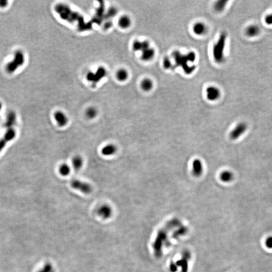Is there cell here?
<instances>
[{
    "mask_svg": "<svg viewBox=\"0 0 272 272\" xmlns=\"http://www.w3.org/2000/svg\"><path fill=\"white\" fill-rule=\"evenodd\" d=\"M174 56L177 61V64L183 66V68L186 73L190 74L194 70V67H190L188 66V62H194L196 59V55L194 53L191 52L187 56H183L179 52L174 53Z\"/></svg>",
    "mask_w": 272,
    "mask_h": 272,
    "instance_id": "cell-1",
    "label": "cell"
},
{
    "mask_svg": "<svg viewBox=\"0 0 272 272\" xmlns=\"http://www.w3.org/2000/svg\"><path fill=\"white\" fill-rule=\"evenodd\" d=\"M25 63V56L22 51H18L15 54L14 57L7 65L6 70L8 73H13L19 67H21Z\"/></svg>",
    "mask_w": 272,
    "mask_h": 272,
    "instance_id": "cell-2",
    "label": "cell"
},
{
    "mask_svg": "<svg viewBox=\"0 0 272 272\" xmlns=\"http://www.w3.org/2000/svg\"><path fill=\"white\" fill-rule=\"evenodd\" d=\"M226 37H227L226 34H222L214 48V57L217 62L219 63L223 62L224 58L223 51L224 49L225 42Z\"/></svg>",
    "mask_w": 272,
    "mask_h": 272,
    "instance_id": "cell-3",
    "label": "cell"
},
{
    "mask_svg": "<svg viewBox=\"0 0 272 272\" xmlns=\"http://www.w3.org/2000/svg\"><path fill=\"white\" fill-rule=\"evenodd\" d=\"M71 186L73 189L80 191L85 194H89L92 190V186L90 184L79 180H72L71 182Z\"/></svg>",
    "mask_w": 272,
    "mask_h": 272,
    "instance_id": "cell-4",
    "label": "cell"
},
{
    "mask_svg": "<svg viewBox=\"0 0 272 272\" xmlns=\"http://www.w3.org/2000/svg\"><path fill=\"white\" fill-rule=\"evenodd\" d=\"M247 129V125L244 122L239 123L234 127L230 134V138L233 140H237L245 132Z\"/></svg>",
    "mask_w": 272,
    "mask_h": 272,
    "instance_id": "cell-5",
    "label": "cell"
},
{
    "mask_svg": "<svg viewBox=\"0 0 272 272\" xmlns=\"http://www.w3.org/2000/svg\"><path fill=\"white\" fill-rule=\"evenodd\" d=\"M16 131L13 129L8 130L3 138L0 140V153L3 151L7 144L16 137Z\"/></svg>",
    "mask_w": 272,
    "mask_h": 272,
    "instance_id": "cell-6",
    "label": "cell"
},
{
    "mask_svg": "<svg viewBox=\"0 0 272 272\" xmlns=\"http://www.w3.org/2000/svg\"><path fill=\"white\" fill-rule=\"evenodd\" d=\"M206 95L209 100L214 101L219 98L220 91L215 86H209L206 89Z\"/></svg>",
    "mask_w": 272,
    "mask_h": 272,
    "instance_id": "cell-7",
    "label": "cell"
},
{
    "mask_svg": "<svg viewBox=\"0 0 272 272\" xmlns=\"http://www.w3.org/2000/svg\"><path fill=\"white\" fill-rule=\"evenodd\" d=\"M54 118L58 126L63 127L68 123V118L67 115L62 111H57L54 113Z\"/></svg>",
    "mask_w": 272,
    "mask_h": 272,
    "instance_id": "cell-8",
    "label": "cell"
},
{
    "mask_svg": "<svg viewBox=\"0 0 272 272\" xmlns=\"http://www.w3.org/2000/svg\"><path fill=\"white\" fill-rule=\"evenodd\" d=\"M112 209L108 205H104L100 206L97 210V214L104 219H108L112 216Z\"/></svg>",
    "mask_w": 272,
    "mask_h": 272,
    "instance_id": "cell-9",
    "label": "cell"
},
{
    "mask_svg": "<svg viewBox=\"0 0 272 272\" xmlns=\"http://www.w3.org/2000/svg\"><path fill=\"white\" fill-rule=\"evenodd\" d=\"M192 171L194 176L199 177L202 174L203 166L202 162L199 159H194L192 164Z\"/></svg>",
    "mask_w": 272,
    "mask_h": 272,
    "instance_id": "cell-10",
    "label": "cell"
},
{
    "mask_svg": "<svg viewBox=\"0 0 272 272\" xmlns=\"http://www.w3.org/2000/svg\"><path fill=\"white\" fill-rule=\"evenodd\" d=\"M116 151L117 148L116 145L113 144H108L102 147L101 152L104 156L108 157L115 155Z\"/></svg>",
    "mask_w": 272,
    "mask_h": 272,
    "instance_id": "cell-11",
    "label": "cell"
},
{
    "mask_svg": "<svg viewBox=\"0 0 272 272\" xmlns=\"http://www.w3.org/2000/svg\"><path fill=\"white\" fill-rule=\"evenodd\" d=\"M150 47V43L148 41H140L136 40L132 45L133 49L135 51H142Z\"/></svg>",
    "mask_w": 272,
    "mask_h": 272,
    "instance_id": "cell-12",
    "label": "cell"
},
{
    "mask_svg": "<svg viewBox=\"0 0 272 272\" xmlns=\"http://www.w3.org/2000/svg\"><path fill=\"white\" fill-rule=\"evenodd\" d=\"M261 28L256 24H252L248 26L245 30L247 36L250 37H257L261 33Z\"/></svg>",
    "mask_w": 272,
    "mask_h": 272,
    "instance_id": "cell-13",
    "label": "cell"
},
{
    "mask_svg": "<svg viewBox=\"0 0 272 272\" xmlns=\"http://www.w3.org/2000/svg\"><path fill=\"white\" fill-rule=\"evenodd\" d=\"M155 51L153 48L149 47L144 51H142L141 54V58L144 61H149L154 57Z\"/></svg>",
    "mask_w": 272,
    "mask_h": 272,
    "instance_id": "cell-14",
    "label": "cell"
},
{
    "mask_svg": "<svg viewBox=\"0 0 272 272\" xmlns=\"http://www.w3.org/2000/svg\"><path fill=\"white\" fill-rule=\"evenodd\" d=\"M118 24L121 28H128L130 27L132 24L131 19L128 15H124L119 18L118 21Z\"/></svg>",
    "mask_w": 272,
    "mask_h": 272,
    "instance_id": "cell-15",
    "label": "cell"
},
{
    "mask_svg": "<svg viewBox=\"0 0 272 272\" xmlns=\"http://www.w3.org/2000/svg\"><path fill=\"white\" fill-rule=\"evenodd\" d=\"M207 28L202 22L196 23L193 27V31L197 35H204L207 32Z\"/></svg>",
    "mask_w": 272,
    "mask_h": 272,
    "instance_id": "cell-16",
    "label": "cell"
},
{
    "mask_svg": "<svg viewBox=\"0 0 272 272\" xmlns=\"http://www.w3.org/2000/svg\"><path fill=\"white\" fill-rule=\"evenodd\" d=\"M129 72L124 68L119 69L116 74V77L118 81H126L129 78Z\"/></svg>",
    "mask_w": 272,
    "mask_h": 272,
    "instance_id": "cell-17",
    "label": "cell"
},
{
    "mask_svg": "<svg viewBox=\"0 0 272 272\" xmlns=\"http://www.w3.org/2000/svg\"><path fill=\"white\" fill-rule=\"evenodd\" d=\"M83 159L81 156L76 155L72 158V165L74 169L78 171L82 168L83 165Z\"/></svg>",
    "mask_w": 272,
    "mask_h": 272,
    "instance_id": "cell-18",
    "label": "cell"
},
{
    "mask_svg": "<svg viewBox=\"0 0 272 272\" xmlns=\"http://www.w3.org/2000/svg\"><path fill=\"white\" fill-rule=\"evenodd\" d=\"M140 86L141 89L144 91H150L153 88V81L149 78H145L141 81Z\"/></svg>",
    "mask_w": 272,
    "mask_h": 272,
    "instance_id": "cell-19",
    "label": "cell"
},
{
    "mask_svg": "<svg viewBox=\"0 0 272 272\" xmlns=\"http://www.w3.org/2000/svg\"><path fill=\"white\" fill-rule=\"evenodd\" d=\"M220 178L221 181L224 183H229L233 180V174L230 171L225 170L221 172L220 175Z\"/></svg>",
    "mask_w": 272,
    "mask_h": 272,
    "instance_id": "cell-20",
    "label": "cell"
},
{
    "mask_svg": "<svg viewBox=\"0 0 272 272\" xmlns=\"http://www.w3.org/2000/svg\"><path fill=\"white\" fill-rule=\"evenodd\" d=\"M98 114V111L95 107H89L85 111V116L88 119H93L97 116Z\"/></svg>",
    "mask_w": 272,
    "mask_h": 272,
    "instance_id": "cell-21",
    "label": "cell"
},
{
    "mask_svg": "<svg viewBox=\"0 0 272 272\" xmlns=\"http://www.w3.org/2000/svg\"><path fill=\"white\" fill-rule=\"evenodd\" d=\"M71 167L68 164L63 163L61 164L59 168V174L63 177H67L71 172Z\"/></svg>",
    "mask_w": 272,
    "mask_h": 272,
    "instance_id": "cell-22",
    "label": "cell"
},
{
    "mask_svg": "<svg viewBox=\"0 0 272 272\" xmlns=\"http://www.w3.org/2000/svg\"><path fill=\"white\" fill-rule=\"evenodd\" d=\"M16 119V115L14 112H10L9 113L7 116V125H12L13 123H14Z\"/></svg>",
    "mask_w": 272,
    "mask_h": 272,
    "instance_id": "cell-23",
    "label": "cell"
},
{
    "mask_svg": "<svg viewBox=\"0 0 272 272\" xmlns=\"http://www.w3.org/2000/svg\"><path fill=\"white\" fill-rule=\"evenodd\" d=\"M226 1H220L217 2L215 5V9L217 11L220 12L223 11L226 6Z\"/></svg>",
    "mask_w": 272,
    "mask_h": 272,
    "instance_id": "cell-24",
    "label": "cell"
},
{
    "mask_svg": "<svg viewBox=\"0 0 272 272\" xmlns=\"http://www.w3.org/2000/svg\"><path fill=\"white\" fill-rule=\"evenodd\" d=\"M264 21L268 25H272V12L265 16Z\"/></svg>",
    "mask_w": 272,
    "mask_h": 272,
    "instance_id": "cell-25",
    "label": "cell"
},
{
    "mask_svg": "<svg viewBox=\"0 0 272 272\" xmlns=\"http://www.w3.org/2000/svg\"><path fill=\"white\" fill-rule=\"evenodd\" d=\"M164 66L165 68L166 69L170 68L171 66V62H170V60H169L168 58L166 57V58H165V59H164Z\"/></svg>",
    "mask_w": 272,
    "mask_h": 272,
    "instance_id": "cell-26",
    "label": "cell"
},
{
    "mask_svg": "<svg viewBox=\"0 0 272 272\" xmlns=\"http://www.w3.org/2000/svg\"><path fill=\"white\" fill-rule=\"evenodd\" d=\"M266 245L268 248H272V236L269 237L266 240Z\"/></svg>",
    "mask_w": 272,
    "mask_h": 272,
    "instance_id": "cell-27",
    "label": "cell"
},
{
    "mask_svg": "<svg viewBox=\"0 0 272 272\" xmlns=\"http://www.w3.org/2000/svg\"><path fill=\"white\" fill-rule=\"evenodd\" d=\"M8 2L5 0H0V7L2 8H4L8 5Z\"/></svg>",
    "mask_w": 272,
    "mask_h": 272,
    "instance_id": "cell-28",
    "label": "cell"
},
{
    "mask_svg": "<svg viewBox=\"0 0 272 272\" xmlns=\"http://www.w3.org/2000/svg\"><path fill=\"white\" fill-rule=\"evenodd\" d=\"M2 107H3V105H2V102L0 101V111L2 110Z\"/></svg>",
    "mask_w": 272,
    "mask_h": 272,
    "instance_id": "cell-29",
    "label": "cell"
}]
</instances>
